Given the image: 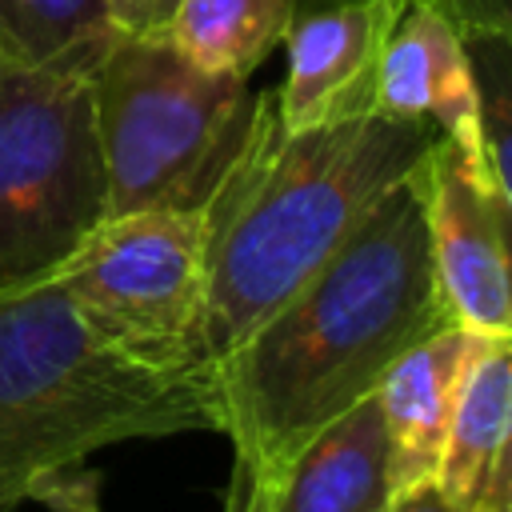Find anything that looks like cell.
<instances>
[{
    "label": "cell",
    "mask_w": 512,
    "mask_h": 512,
    "mask_svg": "<svg viewBox=\"0 0 512 512\" xmlns=\"http://www.w3.org/2000/svg\"><path fill=\"white\" fill-rule=\"evenodd\" d=\"M444 324L424 200L408 172L264 324L208 364L220 432L236 456L272 472Z\"/></svg>",
    "instance_id": "1"
},
{
    "label": "cell",
    "mask_w": 512,
    "mask_h": 512,
    "mask_svg": "<svg viewBox=\"0 0 512 512\" xmlns=\"http://www.w3.org/2000/svg\"><path fill=\"white\" fill-rule=\"evenodd\" d=\"M432 140V120L380 112L292 132L272 88L260 92L248 140L204 204L200 360H220L264 324Z\"/></svg>",
    "instance_id": "2"
},
{
    "label": "cell",
    "mask_w": 512,
    "mask_h": 512,
    "mask_svg": "<svg viewBox=\"0 0 512 512\" xmlns=\"http://www.w3.org/2000/svg\"><path fill=\"white\" fill-rule=\"evenodd\" d=\"M176 432H220L208 364L132 360L56 276L0 288V512L48 500L100 448Z\"/></svg>",
    "instance_id": "3"
},
{
    "label": "cell",
    "mask_w": 512,
    "mask_h": 512,
    "mask_svg": "<svg viewBox=\"0 0 512 512\" xmlns=\"http://www.w3.org/2000/svg\"><path fill=\"white\" fill-rule=\"evenodd\" d=\"M108 212H200L240 156L260 92L188 64L168 36L112 32L92 64Z\"/></svg>",
    "instance_id": "4"
},
{
    "label": "cell",
    "mask_w": 512,
    "mask_h": 512,
    "mask_svg": "<svg viewBox=\"0 0 512 512\" xmlns=\"http://www.w3.org/2000/svg\"><path fill=\"white\" fill-rule=\"evenodd\" d=\"M88 76L0 56V288L52 276L108 212Z\"/></svg>",
    "instance_id": "5"
},
{
    "label": "cell",
    "mask_w": 512,
    "mask_h": 512,
    "mask_svg": "<svg viewBox=\"0 0 512 512\" xmlns=\"http://www.w3.org/2000/svg\"><path fill=\"white\" fill-rule=\"evenodd\" d=\"M52 276L76 312L132 360L204 364V208L104 216Z\"/></svg>",
    "instance_id": "6"
},
{
    "label": "cell",
    "mask_w": 512,
    "mask_h": 512,
    "mask_svg": "<svg viewBox=\"0 0 512 512\" xmlns=\"http://www.w3.org/2000/svg\"><path fill=\"white\" fill-rule=\"evenodd\" d=\"M412 180L424 200L428 252L452 324L512 336V204L488 160L436 132Z\"/></svg>",
    "instance_id": "7"
},
{
    "label": "cell",
    "mask_w": 512,
    "mask_h": 512,
    "mask_svg": "<svg viewBox=\"0 0 512 512\" xmlns=\"http://www.w3.org/2000/svg\"><path fill=\"white\" fill-rule=\"evenodd\" d=\"M412 0H296L288 72L276 96L284 128H324L376 112L380 64Z\"/></svg>",
    "instance_id": "8"
},
{
    "label": "cell",
    "mask_w": 512,
    "mask_h": 512,
    "mask_svg": "<svg viewBox=\"0 0 512 512\" xmlns=\"http://www.w3.org/2000/svg\"><path fill=\"white\" fill-rule=\"evenodd\" d=\"M260 476L268 512H388L396 484L376 392L328 420L280 468Z\"/></svg>",
    "instance_id": "9"
},
{
    "label": "cell",
    "mask_w": 512,
    "mask_h": 512,
    "mask_svg": "<svg viewBox=\"0 0 512 512\" xmlns=\"http://www.w3.org/2000/svg\"><path fill=\"white\" fill-rule=\"evenodd\" d=\"M376 112L396 120H432L440 136L476 160L484 156L480 104L464 36L428 4L412 0L396 24L376 88Z\"/></svg>",
    "instance_id": "10"
},
{
    "label": "cell",
    "mask_w": 512,
    "mask_h": 512,
    "mask_svg": "<svg viewBox=\"0 0 512 512\" xmlns=\"http://www.w3.org/2000/svg\"><path fill=\"white\" fill-rule=\"evenodd\" d=\"M484 332H468L460 324H444L416 348H408L376 388L380 416L392 448V484L396 496L424 488L436 480L452 400L460 376L476 352Z\"/></svg>",
    "instance_id": "11"
},
{
    "label": "cell",
    "mask_w": 512,
    "mask_h": 512,
    "mask_svg": "<svg viewBox=\"0 0 512 512\" xmlns=\"http://www.w3.org/2000/svg\"><path fill=\"white\" fill-rule=\"evenodd\" d=\"M508 432H512V336H480L452 400L448 436L432 484L468 512H476L504 456Z\"/></svg>",
    "instance_id": "12"
},
{
    "label": "cell",
    "mask_w": 512,
    "mask_h": 512,
    "mask_svg": "<svg viewBox=\"0 0 512 512\" xmlns=\"http://www.w3.org/2000/svg\"><path fill=\"white\" fill-rule=\"evenodd\" d=\"M296 0H176L164 36L212 76L248 80L284 44Z\"/></svg>",
    "instance_id": "13"
},
{
    "label": "cell",
    "mask_w": 512,
    "mask_h": 512,
    "mask_svg": "<svg viewBox=\"0 0 512 512\" xmlns=\"http://www.w3.org/2000/svg\"><path fill=\"white\" fill-rule=\"evenodd\" d=\"M112 32L104 0H0V56L28 68L96 64Z\"/></svg>",
    "instance_id": "14"
},
{
    "label": "cell",
    "mask_w": 512,
    "mask_h": 512,
    "mask_svg": "<svg viewBox=\"0 0 512 512\" xmlns=\"http://www.w3.org/2000/svg\"><path fill=\"white\" fill-rule=\"evenodd\" d=\"M464 48L476 80L484 156L512 204V36H472Z\"/></svg>",
    "instance_id": "15"
},
{
    "label": "cell",
    "mask_w": 512,
    "mask_h": 512,
    "mask_svg": "<svg viewBox=\"0 0 512 512\" xmlns=\"http://www.w3.org/2000/svg\"><path fill=\"white\" fill-rule=\"evenodd\" d=\"M436 8L464 40L472 36H512V0H420Z\"/></svg>",
    "instance_id": "16"
},
{
    "label": "cell",
    "mask_w": 512,
    "mask_h": 512,
    "mask_svg": "<svg viewBox=\"0 0 512 512\" xmlns=\"http://www.w3.org/2000/svg\"><path fill=\"white\" fill-rule=\"evenodd\" d=\"M112 28L132 36H164L176 0H104Z\"/></svg>",
    "instance_id": "17"
},
{
    "label": "cell",
    "mask_w": 512,
    "mask_h": 512,
    "mask_svg": "<svg viewBox=\"0 0 512 512\" xmlns=\"http://www.w3.org/2000/svg\"><path fill=\"white\" fill-rule=\"evenodd\" d=\"M220 512H268V492H264V476L252 460L232 452V472L224 484V504Z\"/></svg>",
    "instance_id": "18"
},
{
    "label": "cell",
    "mask_w": 512,
    "mask_h": 512,
    "mask_svg": "<svg viewBox=\"0 0 512 512\" xmlns=\"http://www.w3.org/2000/svg\"><path fill=\"white\" fill-rule=\"evenodd\" d=\"M388 512H468V508L456 504L452 496H444L436 484H424V488H412V492L396 496L388 504Z\"/></svg>",
    "instance_id": "19"
},
{
    "label": "cell",
    "mask_w": 512,
    "mask_h": 512,
    "mask_svg": "<svg viewBox=\"0 0 512 512\" xmlns=\"http://www.w3.org/2000/svg\"><path fill=\"white\" fill-rule=\"evenodd\" d=\"M476 512H512V432H508V444H504V456L492 472V484L480 500Z\"/></svg>",
    "instance_id": "20"
}]
</instances>
